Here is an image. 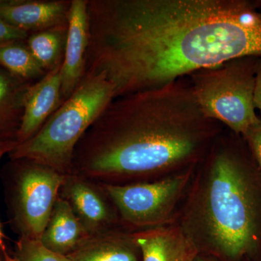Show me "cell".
I'll return each instance as SVG.
<instances>
[{"mask_svg": "<svg viewBox=\"0 0 261 261\" xmlns=\"http://www.w3.org/2000/svg\"><path fill=\"white\" fill-rule=\"evenodd\" d=\"M87 13L85 73L104 75L115 98L261 56V1L88 0Z\"/></svg>", "mask_w": 261, "mask_h": 261, "instance_id": "1", "label": "cell"}, {"mask_svg": "<svg viewBox=\"0 0 261 261\" xmlns=\"http://www.w3.org/2000/svg\"><path fill=\"white\" fill-rule=\"evenodd\" d=\"M225 128L184 77L113 99L75 146L70 173L104 185L155 181L197 166Z\"/></svg>", "mask_w": 261, "mask_h": 261, "instance_id": "2", "label": "cell"}, {"mask_svg": "<svg viewBox=\"0 0 261 261\" xmlns=\"http://www.w3.org/2000/svg\"><path fill=\"white\" fill-rule=\"evenodd\" d=\"M259 170L243 136L225 128L196 167L176 219L197 253L240 261L257 250Z\"/></svg>", "mask_w": 261, "mask_h": 261, "instance_id": "3", "label": "cell"}, {"mask_svg": "<svg viewBox=\"0 0 261 261\" xmlns=\"http://www.w3.org/2000/svg\"><path fill=\"white\" fill-rule=\"evenodd\" d=\"M114 98V87L104 75L85 73L71 96L34 137L17 145L10 159L32 160L69 174L75 146Z\"/></svg>", "mask_w": 261, "mask_h": 261, "instance_id": "4", "label": "cell"}, {"mask_svg": "<svg viewBox=\"0 0 261 261\" xmlns=\"http://www.w3.org/2000/svg\"><path fill=\"white\" fill-rule=\"evenodd\" d=\"M259 58H233L187 76L203 112L238 135L260 120L254 104Z\"/></svg>", "mask_w": 261, "mask_h": 261, "instance_id": "5", "label": "cell"}, {"mask_svg": "<svg viewBox=\"0 0 261 261\" xmlns=\"http://www.w3.org/2000/svg\"><path fill=\"white\" fill-rule=\"evenodd\" d=\"M196 167L155 181L126 185L102 184L116 206L121 227L139 232L175 224Z\"/></svg>", "mask_w": 261, "mask_h": 261, "instance_id": "6", "label": "cell"}, {"mask_svg": "<svg viewBox=\"0 0 261 261\" xmlns=\"http://www.w3.org/2000/svg\"><path fill=\"white\" fill-rule=\"evenodd\" d=\"M8 202L20 238L40 240L64 180V174L30 159L11 160Z\"/></svg>", "mask_w": 261, "mask_h": 261, "instance_id": "7", "label": "cell"}, {"mask_svg": "<svg viewBox=\"0 0 261 261\" xmlns=\"http://www.w3.org/2000/svg\"><path fill=\"white\" fill-rule=\"evenodd\" d=\"M58 196L70 205L89 235L123 228L116 206L102 184L69 173L65 175Z\"/></svg>", "mask_w": 261, "mask_h": 261, "instance_id": "8", "label": "cell"}, {"mask_svg": "<svg viewBox=\"0 0 261 261\" xmlns=\"http://www.w3.org/2000/svg\"><path fill=\"white\" fill-rule=\"evenodd\" d=\"M88 0H71L68 30L61 68V97L64 102L73 93L86 72L89 45Z\"/></svg>", "mask_w": 261, "mask_h": 261, "instance_id": "9", "label": "cell"}, {"mask_svg": "<svg viewBox=\"0 0 261 261\" xmlns=\"http://www.w3.org/2000/svg\"><path fill=\"white\" fill-rule=\"evenodd\" d=\"M71 0H0V18L28 34L68 23Z\"/></svg>", "mask_w": 261, "mask_h": 261, "instance_id": "10", "label": "cell"}, {"mask_svg": "<svg viewBox=\"0 0 261 261\" xmlns=\"http://www.w3.org/2000/svg\"><path fill=\"white\" fill-rule=\"evenodd\" d=\"M62 65L33 84L25 97L23 119L17 142L30 140L63 104L61 97Z\"/></svg>", "mask_w": 261, "mask_h": 261, "instance_id": "11", "label": "cell"}, {"mask_svg": "<svg viewBox=\"0 0 261 261\" xmlns=\"http://www.w3.org/2000/svg\"><path fill=\"white\" fill-rule=\"evenodd\" d=\"M70 261H142L135 232L116 228L89 235L67 256Z\"/></svg>", "mask_w": 261, "mask_h": 261, "instance_id": "12", "label": "cell"}, {"mask_svg": "<svg viewBox=\"0 0 261 261\" xmlns=\"http://www.w3.org/2000/svg\"><path fill=\"white\" fill-rule=\"evenodd\" d=\"M135 233L142 261H194L197 254L176 223Z\"/></svg>", "mask_w": 261, "mask_h": 261, "instance_id": "13", "label": "cell"}, {"mask_svg": "<svg viewBox=\"0 0 261 261\" xmlns=\"http://www.w3.org/2000/svg\"><path fill=\"white\" fill-rule=\"evenodd\" d=\"M89 233L70 205L58 196L40 242L51 251L68 256Z\"/></svg>", "mask_w": 261, "mask_h": 261, "instance_id": "14", "label": "cell"}, {"mask_svg": "<svg viewBox=\"0 0 261 261\" xmlns=\"http://www.w3.org/2000/svg\"><path fill=\"white\" fill-rule=\"evenodd\" d=\"M33 84L0 66V142H17L25 97Z\"/></svg>", "mask_w": 261, "mask_h": 261, "instance_id": "15", "label": "cell"}, {"mask_svg": "<svg viewBox=\"0 0 261 261\" xmlns=\"http://www.w3.org/2000/svg\"><path fill=\"white\" fill-rule=\"evenodd\" d=\"M68 23L32 33L27 38V46L47 73L63 65Z\"/></svg>", "mask_w": 261, "mask_h": 261, "instance_id": "16", "label": "cell"}, {"mask_svg": "<svg viewBox=\"0 0 261 261\" xmlns=\"http://www.w3.org/2000/svg\"><path fill=\"white\" fill-rule=\"evenodd\" d=\"M25 40L0 43V66L24 80L36 83L47 73L33 56Z\"/></svg>", "mask_w": 261, "mask_h": 261, "instance_id": "17", "label": "cell"}, {"mask_svg": "<svg viewBox=\"0 0 261 261\" xmlns=\"http://www.w3.org/2000/svg\"><path fill=\"white\" fill-rule=\"evenodd\" d=\"M11 261H70L65 255L46 248L40 240L20 238Z\"/></svg>", "mask_w": 261, "mask_h": 261, "instance_id": "18", "label": "cell"}, {"mask_svg": "<svg viewBox=\"0 0 261 261\" xmlns=\"http://www.w3.org/2000/svg\"><path fill=\"white\" fill-rule=\"evenodd\" d=\"M261 172V118L243 135Z\"/></svg>", "mask_w": 261, "mask_h": 261, "instance_id": "19", "label": "cell"}, {"mask_svg": "<svg viewBox=\"0 0 261 261\" xmlns=\"http://www.w3.org/2000/svg\"><path fill=\"white\" fill-rule=\"evenodd\" d=\"M29 34L15 28L0 18V43L13 40H25Z\"/></svg>", "mask_w": 261, "mask_h": 261, "instance_id": "20", "label": "cell"}, {"mask_svg": "<svg viewBox=\"0 0 261 261\" xmlns=\"http://www.w3.org/2000/svg\"><path fill=\"white\" fill-rule=\"evenodd\" d=\"M254 104L255 109L258 110L261 114V56L257 63L256 75H255V92H254Z\"/></svg>", "mask_w": 261, "mask_h": 261, "instance_id": "21", "label": "cell"}, {"mask_svg": "<svg viewBox=\"0 0 261 261\" xmlns=\"http://www.w3.org/2000/svg\"><path fill=\"white\" fill-rule=\"evenodd\" d=\"M18 145L16 141L0 142V161L4 157L5 154H10Z\"/></svg>", "mask_w": 261, "mask_h": 261, "instance_id": "22", "label": "cell"}, {"mask_svg": "<svg viewBox=\"0 0 261 261\" xmlns=\"http://www.w3.org/2000/svg\"><path fill=\"white\" fill-rule=\"evenodd\" d=\"M194 261H221V260H218V259L215 258V257L209 256V255H202V254L197 253V255H196L195 259H194Z\"/></svg>", "mask_w": 261, "mask_h": 261, "instance_id": "23", "label": "cell"}, {"mask_svg": "<svg viewBox=\"0 0 261 261\" xmlns=\"http://www.w3.org/2000/svg\"><path fill=\"white\" fill-rule=\"evenodd\" d=\"M12 257L3 247L0 246V261H11Z\"/></svg>", "mask_w": 261, "mask_h": 261, "instance_id": "24", "label": "cell"}, {"mask_svg": "<svg viewBox=\"0 0 261 261\" xmlns=\"http://www.w3.org/2000/svg\"><path fill=\"white\" fill-rule=\"evenodd\" d=\"M4 234H3V231H2L1 227H0V246L3 247L5 250H7L6 246L5 245L4 242Z\"/></svg>", "mask_w": 261, "mask_h": 261, "instance_id": "25", "label": "cell"}]
</instances>
